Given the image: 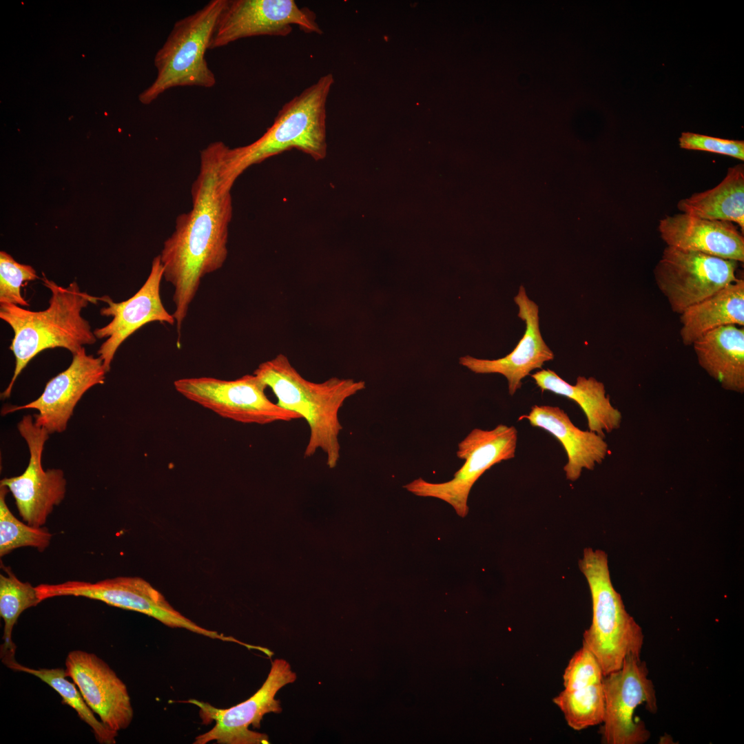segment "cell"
<instances>
[{"mask_svg": "<svg viewBox=\"0 0 744 744\" xmlns=\"http://www.w3.org/2000/svg\"><path fill=\"white\" fill-rule=\"evenodd\" d=\"M226 146L215 141L200 152L199 174L191 189L192 208L177 217L160 254L163 278L174 288L178 338L201 280L221 268L227 257L232 201L220 175Z\"/></svg>", "mask_w": 744, "mask_h": 744, "instance_id": "obj_1", "label": "cell"}, {"mask_svg": "<svg viewBox=\"0 0 744 744\" xmlns=\"http://www.w3.org/2000/svg\"><path fill=\"white\" fill-rule=\"evenodd\" d=\"M269 387L276 404L306 420L309 437L304 457L320 449L327 465L335 468L340 457L339 411L344 402L365 388V382L333 377L322 382L305 379L282 353L258 365L253 373Z\"/></svg>", "mask_w": 744, "mask_h": 744, "instance_id": "obj_2", "label": "cell"}, {"mask_svg": "<svg viewBox=\"0 0 744 744\" xmlns=\"http://www.w3.org/2000/svg\"><path fill=\"white\" fill-rule=\"evenodd\" d=\"M42 280L51 292L46 309L33 311L17 304L0 303V318L10 326L14 333L10 349L15 358L13 375L1 393L2 399L10 396L18 376L41 351L59 347L73 355L84 345L96 341L89 322L82 317L81 311L90 302L96 303L99 297L81 291L75 281L63 287L45 276Z\"/></svg>", "mask_w": 744, "mask_h": 744, "instance_id": "obj_3", "label": "cell"}, {"mask_svg": "<svg viewBox=\"0 0 744 744\" xmlns=\"http://www.w3.org/2000/svg\"><path fill=\"white\" fill-rule=\"evenodd\" d=\"M334 83L331 73L320 76L298 95L285 103L273 124L256 141L230 148L227 145L220 174L231 189L237 178L249 167L291 149L316 161L327 155L326 105Z\"/></svg>", "mask_w": 744, "mask_h": 744, "instance_id": "obj_4", "label": "cell"}, {"mask_svg": "<svg viewBox=\"0 0 744 744\" xmlns=\"http://www.w3.org/2000/svg\"><path fill=\"white\" fill-rule=\"evenodd\" d=\"M579 566L587 580L592 607V622L583 633V644L606 676L620 669L627 656L641 657L644 634L613 587L607 554L586 548Z\"/></svg>", "mask_w": 744, "mask_h": 744, "instance_id": "obj_5", "label": "cell"}, {"mask_svg": "<svg viewBox=\"0 0 744 744\" xmlns=\"http://www.w3.org/2000/svg\"><path fill=\"white\" fill-rule=\"evenodd\" d=\"M227 0H211L194 13L178 20L163 45L157 52L154 64L157 76L139 96L148 104L166 90L185 86L212 87L216 77L208 66L205 52Z\"/></svg>", "mask_w": 744, "mask_h": 744, "instance_id": "obj_6", "label": "cell"}, {"mask_svg": "<svg viewBox=\"0 0 744 744\" xmlns=\"http://www.w3.org/2000/svg\"><path fill=\"white\" fill-rule=\"evenodd\" d=\"M36 589L41 601L56 597H85L143 613L171 628L186 629L212 639L245 644L233 637L197 625L176 610L159 591L140 577H117L96 582L74 580L56 584L41 583Z\"/></svg>", "mask_w": 744, "mask_h": 744, "instance_id": "obj_7", "label": "cell"}, {"mask_svg": "<svg viewBox=\"0 0 744 744\" xmlns=\"http://www.w3.org/2000/svg\"><path fill=\"white\" fill-rule=\"evenodd\" d=\"M517 443V431L513 426L501 424L492 430L474 428L458 444L456 455L464 463L452 479L433 483L419 477L403 487L417 496L443 500L464 517L473 486L493 466L514 458Z\"/></svg>", "mask_w": 744, "mask_h": 744, "instance_id": "obj_8", "label": "cell"}, {"mask_svg": "<svg viewBox=\"0 0 744 744\" xmlns=\"http://www.w3.org/2000/svg\"><path fill=\"white\" fill-rule=\"evenodd\" d=\"M174 386L187 400L238 422L263 425L301 418L271 402L265 393L267 387L254 373L233 380L180 378L174 382Z\"/></svg>", "mask_w": 744, "mask_h": 744, "instance_id": "obj_9", "label": "cell"}, {"mask_svg": "<svg viewBox=\"0 0 744 744\" xmlns=\"http://www.w3.org/2000/svg\"><path fill=\"white\" fill-rule=\"evenodd\" d=\"M641 657L628 655L620 669L603 676L605 713L601 728L606 744H643L650 733L634 716L642 705L651 714L658 710L653 682Z\"/></svg>", "mask_w": 744, "mask_h": 744, "instance_id": "obj_10", "label": "cell"}, {"mask_svg": "<svg viewBox=\"0 0 744 744\" xmlns=\"http://www.w3.org/2000/svg\"><path fill=\"white\" fill-rule=\"evenodd\" d=\"M296 679L290 664L283 659H276L272 661L269 673L261 688L243 702L221 709L196 699L187 701L199 707L203 723L215 721L213 728L196 736L193 743L205 744L210 741L219 744L269 743L267 734L251 731L249 726L260 728L266 714L280 713V701L275 696L279 690Z\"/></svg>", "mask_w": 744, "mask_h": 744, "instance_id": "obj_11", "label": "cell"}, {"mask_svg": "<svg viewBox=\"0 0 744 744\" xmlns=\"http://www.w3.org/2000/svg\"><path fill=\"white\" fill-rule=\"evenodd\" d=\"M738 262L667 246L653 273L672 310L679 314L735 282Z\"/></svg>", "mask_w": 744, "mask_h": 744, "instance_id": "obj_12", "label": "cell"}, {"mask_svg": "<svg viewBox=\"0 0 744 744\" xmlns=\"http://www.w3.org/2000/svg\"><path fill=\"white\" fill-rule=\"evenodd\" d=\"M293 25L306 33H322L315 12L300 8L293 0H227L209 49L251 37H286Z\"/></svg>", "mask_w": 744, "mask_h": 744, "instance_id": "obj_13", "label": "cell"}, {"mask_svg": "<svg viewBox=\"0 0 744 744\" xmlns=\"http://www.w3.org/2000/svg\"><path fill=\"white\" fill-rule=\"evenodd\" d=\"M18 430L29 448L28 465L21 475L2 479L0 486L7 487L12 494L24 522L42 527L54 507L64 499L66 480L62 470L45 471L42 466L43 450L49 437L45 428L37 425L28 415L19 422Z\"/></svg>", "mask_w": 744, "mask_h": 744, "instance_id": "obj_14", "label": "cell"}, {"mask_svg": "<svg viewBox=\"0 0 744 744\" xmlns=\"http://www.w3.org/2000/svg\"><path fill=\"white\" fill-rule=\"evenodd\" d=\"M163 278V267L160 255L153 259L150 273L141 287L129 299L114 302L108 296L99 298L107 303L100 313L112 317L111 321L94 331L97 339L107 338L101 345L98 355L108 372L114 355L121 344L134 332L152 322L176 324V320L165 308L160 288Z\"/></svg>", "mask_w": 744, "mask_h": 744, "instance_id": "obj_15", "label": "cell"}, {"mask_svg": "<svg viewBox=\"0 0 744 744\" xmlns=\"http://www.w3.org/2000/svg\"><path fill=\"white\" fill-rule=\"evenodd\" d=\"M70 365L50 379L42 394L25 405L8 406L2 415L21 409H36L34 422L45 428L49 434L64 431L77 402L91 387L103 384L107 371L103 362L86 353L83 347L72 355Z\"/></svg>", "mask_w": 744, "mask_h": 744, "instance_id": "obj_16", "label": "cell"}, {"mask_svg": "<svg viewBox=\"0 0 744 744\" xmlns=\"http://www.w3.org/2000/svg\"><path fill=\"white\" fill-rule=\"evenodd\" d=\"M65 672L105 725L118 732L130 725L134 711L127 687L103 659L94 653L71 651Z\"/></svg>", "mask_w": 744, "mask_h": 744, "instance_id": "obj_17", "label": "cell"}, {"mask_svg": "<svg viewBox=\"0 0 744 744\" xmlns=\"http://www.w3.org/2000/svg\"><path fill=\"white\" fill-rule=\"evenodd\" d=\"M514 301L518 307V317L526 323L522 338L507 355L495 359H480L470 355L459 358V362L475 373H499L508 382V393L513 395L521 389L522 380L537 369H542L546 362L554 359V353L544 340L539 329V307L530 300L525 288L519 287Z\"/></svg>", "mask_w": 744, "mask_h": 744, "instance_id": "obj_18", "label": "cell"}, {"mask_svg": "<svg viewBox=\"0 0 744 744\" xmlns=\"http://www.w3.org/2000/svg\"><path fill=\"white\" fill-rule=\"evenodd\" d=\"M658 229L668 247L744 261L743 234L733 223L679 213L661 219Z\"/></svg>", "mask_w": 744, "mask_h": 744, "instance_id": "obj_19", "label": "cell"}, {"mask_svg": "<svg viewBox=\"0 0 744 744\" xmlns=\"http://www.w3.org/2000/svg\"><path fill=\"white\" fill-rule=\"evenodd\" d=\"M530 425L548 431L562 444L568 457L564 471L568 480L577 481L583 469L593 470L608 453L603 437L577 428L568 414L559 406L534 405L528 414L519 417Z\"/></svg>", "mask_w": 744, "mask_h": 744, "instance_id": "obj_20", "label": "cell"}, {"mask_svg": "<svg viewBox=\"0 0 744 744\" xmlns=\"http://www.w3.org/2000/svg\"><path fill=\"white\" fill-rule=\"evenodd\" d=\"M700 366L721 386L744 392V328L725 325L712 329L693 344Z\"/></svg>", "mask_w": 744, "mask_h": 744, "instance_id": "obj_21", "label": "cell"}, {"mask_svg": "<svg viewBox=\"0 0 744 744\" xmlns=\"http://www.w3.org/2000/svg\"><path fill=\"white\" fill-rule=\"evenodd\" d=\"M541 391H550L574 400L584 412L589 431L604 437L621 426V412L610 403L604 384L593 377L579 376L572 385L555 371L541 369L531 375Z\"/></svg>", "mask_w": 744, "mask_h": 744, "instance_id": "obj_22", "label": "cell"}, {"mask_svg": "<svg viewBox=\"0 0 744 744\" xmlns=\"http://www.w3.org/2000/svg\"><path fill=\"white\" fill-rule=\"evenodd\" d=\"M680 336L691 345L707 332L725 325L744 326V280L738 278L680 314Z\"/></svg>", "mask_w": 744, "mask_h": 744, "instance_id": "obj_23", "label": "cell"}, {"mask_svg": "<svg viewBox=\"0 0 744 744\" xmlns=\"http://www.w3.org/2000/svg\"><path fill=\"white\" fill-rule=\"evenodd\" d=\"M678 209L692 216L731 222L744 231V166L727 169L723 180L712 189L681 199Z\"/></svg>", "mask_w": 744, "mask_h": 744, "instance_id": "obj_24", "label": "cell"}, {"mask_svg": "<svg viewBox=\"0 0 744 744\" xmlns=\"http://www.w3.org/2000/svg\"><path fill=\"white\" fill-rule=\"evenodd\" d=\"M6 575H0V615L4 622L3 642L0 648L2 663L9 668L16 662V645L12 641L13 628L21 614L37 606L39 599L36 587L19 580L9 567L1 564Z\"/></svg>", "mask_w": 744, "mask_h": 744, "instance_id": "obj_25", "label": "cell"}, {"mask_svg": "<svg viewBox=\"0 0 744 744\" xmlns=\"http://www.w3.org/2000/svg\"><path fill=\"white\" fill-rule=\"evenodd\" d=\"M14 671L32 674L54 689L61 697L63 703L74 709L79 717L92 730L95 738L101 744H114L118 732L105 725L96 719L94 712L85 701L76 684L67 679L65 669H33L14 662L9 668Z\"/></svg>", "mask_w": 744, "mask_h": 744, "instance_id": "obj_26", "label": "cell"}, {"mask_svg": "<svg viewBox=\"0 0 744 744\" xmlns=\"http://www.w3.org/2000/svg\"><path fill=\"white\" fill-rule=\"evenodd\" d=\"M569 727L579 731L601 724L605 713L603 682L587 687L564 690L553 699Z\"/></svg>", "mask_w": 744, "mask_h": 744, "instance_id": "obj_27", "label": "cell"}, {"mask_svg": "<svg viewBox=\"0 0 744 744\" xmlns=\"http://www.w3.org/2000/svg\"><path fill=\"white\" fill-rule=\"evenodd\" d=\"M9 490L0 486V556L21 547H33L39 552L46 549L52 534L43 527H34L18 519L6 503Z\"/></svg>", "mask_w": 744, "mask_h": 744, "instance_id": "obj_28", "label": "cell"}, {"mask_svg": "<svg viewBox=\"0 0 744 744\" xmlns=\"http://www.w3.org/2000/svg\"><path fill=\"white\" fill-rule=\"evenodd\" d=\"M39 278L30 265L17 262L10 254L0 252V303H11L28 307L21 293L23 282Z\"/></svg>", "mask_w": 744, "mask_h": 744, "instance_id": "obj_29", "label": "cell"}, {"mask_svg": "<svg viewBox=\"0 0 744 744\" xmlns=\"http://www.w3.org/2000/svg\"><path fill=\"white\" fill-rule=\"evenodd\" d=\"M603 676L595 657L583 644L569 661L563 674V684L565 690H576L601 683Z\"/></svg>", "mask_w": 744, "mask_h": 744, "instance_id": "obj_30", "label": "cell"}, {"mask_svg": "<svg viewBox=\"0 0 744 744\" xmlns=\"http://www.w3.org/2000/svg\"><path fill=\"white\" fill-rule=\"evenodd\" d=\"M681 148L716 153L744 160V141L683 132L679 138Z\"/></svg>", "mask_w": 744, "mask_h": 744, "instance_id": "obj_31", "label": "cell"}]
</instances>
